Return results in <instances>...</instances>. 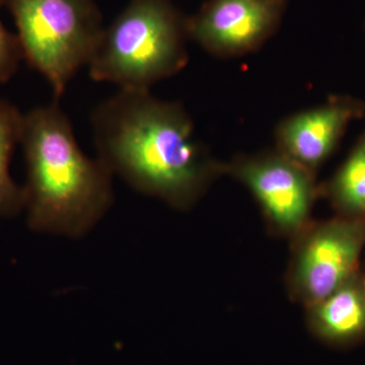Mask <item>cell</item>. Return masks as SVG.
Listing matches in <instances>:
<instances>
[{
	"instance_id": "cell-1",
	"label": "cell",
	"mask_w": 365,
	"mask_h": 365,
	"mask_svg": "<svg viewBox=\"0 0 365 365\" xmlns=\"http://www.w3.org/2000/svg\"><path fill=\"white\" fill-rule=\"evenodd\" d=\"M91 127L98 158L113 175L174 207H191L225 173L185 108L150 91L120 90L96 108Z\"/></svg>"
},
{
	"instance_id": "cell-2",
	"label": "cell",
	"mask_w": 365,
	"mask_h": 365,
	"mask_svg": "<svg viewBox=\"0 0 365 365\" xmlns=\"http://www.w3.org/2000/svg\"><path fill=\"white\" fill-rule=\"evenodd\" d=\"M20 144L29 227L72 237L86 235L112 205V173L81 150L57 100L24 114Z\"/></svg>"
},
{
	"instance_id": "cell-3",
	"label": "cell",
	"mask_w": 365,
	"mask_h": 365,
	"mask_svg": "<svg viewBox=\"0 0 365 365\" xmlns=\"http://www.w3.org/2000/svg\"><path fill=\"white\" fill-rule=\"evenodd\" d=\"M187 16L172 0H130L106 26L88 69L95 81L150 91L188 63Z\"/></svg>"
},
{
	"instance_id": "cell-4",
	"label": "cell",
	"mask_w": 365,
	"mask_h": 365,
	"mask_svg": "<svg viewBox=\"0 0 365 365\" xmlns=\"http://www.w3.org/2000/svg\"><path fill=\"white\" fill-rule=\"evenodd\" d=\"M13 16L24 60L61 97L88 66L105 28L96 0H4Z\"/></svg>"
},
{
	"instance_id": "cell-5",
	"label": "cell",
	"mask_w": 365,
	"mask_h": 365,
	"mask_svg": "<svg viewBox=\"0 0 365 365\" xmlns=\"http://www.w3.org/2000/svg\"><path fill=\"white\" fill-rule=\"evenodd\" d=\"M365 244V218L330 220L307 230L290 269L292 294L307 307L354 277Z\"/></svg>"
},
{
	"instance_id": "cell-6",
	"label": "cell",
	"mask_w": 365,
	"mask_h": 365,
	"mask_svg": "<svg viewBox=\"0 0 365 365\" xmlns=\"http://www.w3.org/2000/svg\"><path fill=\"white\" fill-rule=\"evenodd\" d=\"M250 189L269 222L285 234H299L309 223L317 187L314 172L279 150L237 158L225 165Z\"/></svg>"
},
{
	"instance_id": "cell-7",
	"label": "cell",
	"mask_w": 365,
	"mask_h": 365,
	"mask_svg": "<svg viewBox=\"0 0 365 365\" xmlns=\"http://www.w3.org/2000/svg\"><path fill=\"white\" fill-rule=\"evenodd\" d=\"M287 0H207L187 16L189 39L218 58L257 51L277 32Z\"/></svg>"
},
{
	"instance_id": "cell-8",
	"label": "cell",
	"mask_w": 365,
	"mask_h": 365,
	"mask_svg": "<svg viewBox=\"0 0 365 365\" xmlns=\"http://www.w3.org/2000/svg\"><path fill=\"white\" fill-rule=\"evenodd\" d=\"M364 105L349 98L285 118L276 129L278 150L314 173L338 144L348 124L362 116Z\"/></svg>"
},
{
	"instance_id": "cell-9",
	"label": "cell",
	"mask_w": 365,
	"mask_h": 365,
	"mask_svg": "<svg viewBox=\"0 0 365 365\" xmlns=\"http://www.w3.org/2000/svg\"><path fill=\"white\" fill-rule=\"evenodd\" d=\"M309 309V328L319 339L332 345L364 339L365 287L356 275Z\"/></svg>"
},
{
	"instance_id": "cell-10",
	"label": "cell",
	"mask_w": 365,
	"mask_h": 365,
	"mask_svg": "<svg viewBox=\"0 0 365 365\" xmlns=\"http://www.w3.org/2000/svg\"><path fill=\"white\" fill-rule=\"evenodd\" d=\"M24 114L0 98V216L11 217L25 207L23 187L14 182L9 165L16 145L21 143Z\"/></svg>"
},
{
	"instance_id": "cell-11",
	"label": "cell",
	"mask_w": 365,
	"mask_h": 365,
	"mask_svg": "<svg viewBox=\"0 0 365 365\" xmlns=\"http://www.w3.org/2000/svg\"><path fill=\"white\" fill-rule=\"evenodd\" d=\"M329 191L346 215L365 218V136L331 182Z\"/></svg>"
},
{
	"instance_id": "cell-12",
	"label": "cell",
	"mask_w": 365,
	"mask_h": 365,
	"mask_svg": "<svg viewBox=\"0 0 365 365\" xmlns=\"http://www.w3.org/2000/svg\"><path fill=\"white\" fill-rule=\"evenodd\" d=\"M4 6V0H0V11ZM21 60L24 56L18 35L7 30L0 16V83L13 78Z\"/></svg>"
},
{
	"instance_id": "cell-13",
	"label": "cell",
	"mask_w": 365,
	"mask_h": 365,
	"mask_svg": "<svg viewBox=\"0 0 365 365\" xmlns=\"http://www.w3.org/2000/svg\"><path fill=\"white\" fill-rule=\"evenodd\" d=\"M364 287H365V281H364Z\"/></svg>"
}]
</instances>
